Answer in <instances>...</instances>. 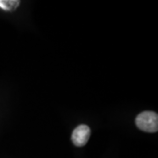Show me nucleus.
<instances>
[{
  "label": "nucleus",
  "instance_id": "obj_1",
  "mask_svg": "<svg viewBox=\"0 0 158 158\" xmlns=\"http://www.w3.org/2000/svg\"><path fill=\"white\" fill-rule=\"evenodd\" d=\"M135 124L139 129L148 133H155L158 130L157 113L145 111L140 113L135 118Z\"/></svg>",
  "mask_w": 158,
  "mask_h": 158
},
{
  "label": "nucleus",
  "instance_id": "obj_2",
  "mask_svg": "<svg viewBox=\"0 0 158 158\" xmlns=\"http://www.w3.org/2000/svg\"><path fill=\"white\" fill-rule=\"evenodd\" d=\"M90 136V128L87 125H80L76 127L72 133L71 140L74 145L83 147L88 142Z\"/></svg>",
  "mask_w": 158,
  "mask_h": 158
},
{
  "label": "nucleus",
  "instance_id": "obj_3",
  "mask_svg": "<svg viewBox=\"0 0 158 158\" xmlns=\"http://www.w3.org/2000/svg\"><path fill=\"white\" fill-rule=\"evenodd\" d=\"M19 5L18 0H0V7L5 11H14Z\"/></svg>",
  "mask_w": 158,
  "mask_h": 158
}]
</instances>
